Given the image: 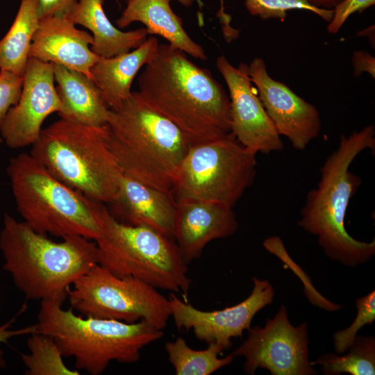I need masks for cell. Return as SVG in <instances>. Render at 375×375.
Segmentation results:
<instances>
[{"label": "cell", "mask_w": 375, "mask_h": 375, "mask_svg": "<svg viewBox=\"0 0 375 375\" xmlns=\"http://www.w3.org/2000/svg\"><path fill=\"white\" fill-rule=\"evenodd\" d=\"M138 87L140 98L173 123L190 147L231 133L230 99L222 86L169 44H159Z\"/></svg>", "instance_id": "obj_1"}, {"label": "cell", "mask_w": 375, "mask_h": 375, "mask_svg": "<svg viewBox=\"0 0 375 375\" xmlns=\"http://www.w3.org/2000/svg\"><path fill=\"white\" fill-rule=\"evenodd\" d=\"M0 250L8 272L27 299L64 301L73 283L99 264L93 240L70 236L55 242L6 214Z\"/></svg>", "instance_id": "obj_2"}, {"label": "cell", "mask_w": 375, "mask_h": 375, "mask_svg": "<svg viewBox=\"0 0 375 375\" xmlns=\"http://www.w3.org/2000/svg\"><path fill=\"white\" fill-rule=\"evenodd\" d=\"M374 148L372 125L342 136L338 147L320 169L317 187L308 192L298 221L299 227L317 236L318 244L328 258L351 267L368 261L375 253L374 240L358 241L344 226L349 202L362 183L361 178L350 171V166L362 151Z\"/></svg>", "instance_id": "obj_3"}, {"label": "cell", "mask_w": 375, "mask_h": 375, "mask_svg": "<svg viewBox=\"0 0 375 375\" xmlns=\"http://www.w3.org/2000/svg\"><path fill=\"white\" fill-rule=\"evenodd\" d=\"M109 145L124 174L171 191L190 147L181 131L132 92L110 110Z\"/></svg>", "instance_id": "obj_4"}, {"label": "cell", "mask_w": 375, "mask_h": 375, "mask_svg": "<svg viewBox=\"0 0 375 375\" xmlns=\"http://www.w3.org/2000/svg\"><path fill=\"white\" fill-rule=\"evenodd\" d=\"M7 173L17 210L34 231L62 239L102 237L110 215L103 203L56 178L31 154L12 158Z\"/></svg>", "instance_id": "obj_5"}, {"label": "cell", "mask_w": 375, "mask_h": 375, "mask_svg": "<svg viewBox=\"0 0 375 375\" xmlns=\"http://www.w3.org/2000/svg\"><path fill=\"white\" fill-rule=\"evenodd\" d=\"M63 301H41L38 316L39 332L50 336L63 357L73 358L77 370L91 375L104 372L112 361L134 363L141 350L160 340L164 333L144 320L134 323L83 318L72 308H62Z\"/></svg>", "instance_id": "obj_6"}, {"label": "cell", "mask_w": 375, "mask_h": 375, "mask_svg": "<svg viewBox=\"0 0 375 375\" xmlns=\"http://www.w3.org/2000/svg\"><path fill=\"white\" fill-rule=\"evenodd\" d=\"M30 154L56 178L103 203L114 199L124 174L110 148L107 124L60 118L42 130Z\"/></svg>", "instance_id": "obj_7"}, {"label": "cell", "mask_w": 375, "mask_h": 375, "mask_svg": "<svg viewBox=\"0 0 375 375\" xmlns=\"http://www.w3.org/2000/svg\"><path fill=\"white\" fill-rule=\"evenodd\" d=\"M95 242L98 263L115 276L188 297V264L172 238L147 226L121 223L110 213L103 234Z\"/></svg>", "instance_id": "obj_8"}, {"label": "cell", "mask_w": 375, "mask_h": 375, "mask_svg": "<svg viewBox=\"0 0 375 375\" xmlns=\"http://www.w3.org/2000/svg\"><path fill=\"white\" fill-rule=\"evenodd\" d=\"M256 153L230 133L190 147L172 190L176 200H201L233 208L256 176Z\"/></svg>", "instance_id": "obj_9"}, {"label": "cell", "mask_w": 375, "mask_h": 375, "mask_svg": "<svg viewBox=\"0 0 375 375\" xmlns=\"http://www.w3.org/2000/svg\"><path fill=\"white\" fill-rule=\"evenodd\" d=\"M67 297L72 308L85 317L144 320L162 331L171 317L169 301L158 289L133 277L115 276L99 264L73 283Z\"/></svg>", "instance_id": "obj_10"}, {"label": "cell", "mask_w": 375, "mask_h": 375, "mask_svg": "<svg viewBox=\"0 0 375 375\" xmlns=\"http://www.w3.org/2000/svg\"><path fill=\"white\" fill-rule=\"evenodd\" d=\"M247 340L232 355L245 359L244 370L254 374L258 368L272 375H313L317 372L308 360L307 323L294 326L282 305L265 326L250 328Z\"/></svg>", "instance_id": "obj_11"}, {"label": "cell", "mask_w": 375, "mask_h": 375, "mask_svg": "<svg viewBox=\"0 0 375 375\" xmlns=\"http://www.w3.org/2000/svg\"><path fill=\"white\" fill-rule=\"evenodd\" d=\"M253 290L240 303L219 310H199L172 293L168 299L171 317L178 330H192L195 337L207 344L214 342L227 349L231 339L242 337L251 328L256 314L274 299V290L267 280L252 278Z\"/></svg>", "instance_id": "obj_12"}, {"label": "cell", "mask_w": 375, "mask_h": 375, "mask_svg": "<svg viewBox=\"0 0 375 375\" xmlns=\"http://www.w3.org/2000/svg\"><path fill=\"white\" fill-rule=\"evenodd\" d=\"M54 82L52 63L29 58L19 99L9 110L0 128L1 137L8 147L33 145L45 119L61 110Z\"/></svg>", "instance_id": "obj_13"}, {"label": "cell", "mask_w": 375, "mask_h": 375, "mask_svg": "<svg viewBox=\"0 0 375 375\" xmlns=\"http://www.w3.org/2000/svg\"><path fill=\"white\" fill-rule=\"evenodd\" d=\"M216 67L229 90L231 130L236 139L247 149L257 153L269 154L283 147L281 135L266 112L253 87L248 74V65L233 66L223 55Z\"/></svg>", "instance_id": "obj_14"}, {"label": "cell", "mask_w": 375, "mask_h": 375, "mask_svg": "<svg viewBox=\"0 0 375 375\" xmlns=\"http://www.w3.org/2000/svg\"><path fill=\"white\" fill-rule=\"evenodd\" d=\"M248 74L278 134L286 137L294 149H306L320 132L316 107L272 78L261 58H255L248 65Z\"/></svg>", "instance_id": "obj_15"}, {"label": "cell", "mask_w": 375, "mask_h": 375, "mask_svg": "<svg viewBox=\"0 0 375 375\" xmlns=\"http://www.w3.org/2000/svg\"><path fill=\"white\" fill-rule=\"evenodd\" d=\"M238 222L233 208L210 201H176L172 238L188 264L198 258L212 240L234 234Z\"/></svg>", "instance_id": "obj_16"}, {"label": "cell", "mask_w": 375, "mask_h": 375, "mask_svg": "<svg viewBox=\"0 0 375 375\" xmlns=\"http://www.w3.org/2000/svg\"><path fill=\"white\" fill-rule=\"evenodd\" d=\"M92 42V36L77 28L65 14L49 15L39 19L29 58L61 65L92 78L90 69L99 58L91 50Z\"/></svg>", "instance_id": "obj_17"}, {"label": "cell", "mask_w": 375, "mask_h": 375, "mask_svg": "<svg viewBox=\"0 0 375 375\" xmlns=\"http://www.w3.org/2000/svg\"><path fill=\"white\" fill-rule=\"evenodd\" d=\"M110 203V213L119 222L147 226L172 238L176 201L171 191L123 174L116 195Z\"/></svg>", "instance_id": "obj_18"}, {"label": "cell", "mask_w": 375, "mask_h": 375, "mask_svg": "<svg viewBox=\"0 0 375 375\" xmlns=\"http://www.w3.org/2000/svg\"><path fill=\"white\" fill-rule=\"evenodd\" d=\"M172 1H177L186 7L194 0H128L121 16L116 20L118 27L124 28L135 22L145 26L149 35H158L169 44L192 57L204 61L206 52L186 33L181 19L170 6Z\"/></svg>", "instance_id": "obj_19"}, {"label": "cell", "mask_w": 375, "mask_h": 375, "mask_svg": "<svg viewBox=\"0 0 375 375\" xmlns=\"http://www.w3.org/2000/svg\"><path fill=\"white\" fill-rule=\"evenodd\" d=\"M56 89L62 108L60 118L78 124L106 125L110 108L96 83L85 74L53 65Z\"/></svg>", "instance_id": "obj_20"}, {"label": "cell", "mask_w": 375, "mask_h": 375, "mask_svg": "<svg viewBox=\"0 0 375 375\" xmlns=\"http://www.w3.org/2000/svg\"><path fill=\"white\" fill-rule=\"evenodd\" d=\"M158 46V38L150 36L131 51L99 58L90 73L110 109L116 108L131 96L134 78L143 66L156 57Z\"/></svg>", "instance_id": "obj_21"}, {"label": "cell", "mask_w": 375, "mask_h": 375, "mask_svg": "<svg viewBox=\"0 0 375 375\" xmlns=\"http://www.w3.org/2000/svg\"><path fill=\"white\" fill-rule=\"evenodd\" d=\"M103 3L104 0H76L65 15L75 25L80 24L92 32L90 48L99 57L115 56L140 47L147 39V28L118 29L106 16Z\"/></svg>", "instance_id": "obj_22"}, {"label": "cell", "mask_w": 375, "mask_h": 375, "mask_svg": "<svg viewBox=\"0 0 375 375\" xmlns=\"http://www.w3.org/2000/svg\"><path fill=\"white\" fill-rule=\"evenodd\" d=\"M38 22V0H21L10 29L0 40V69L24 76Z\"/></svg>", "instance_id": "obj_23"}, {"label": "cell", "mask_w": 375, "mask_h": 375, "mask_svg": "<svg viewBox=\"0 0 375 375\" xmlns=\"http://www.w3.org/2000/svg\"><path fill=\"white\" fill-rule=\"evenodd\" d=\"M165 349L176 375H210L230 365L234 358L232 354L219 358L224 349L214 342L205 349H193L183 338L167 342Z\"/></svg>", "instance_id": "obj_24"}, {"label": "cell", "mask_w": 375, "mask_h": 375, "mask_svg": "<svg viewBox=\"0 0 375 375\" xmlns=\"http://www.w3.org/2000/svg\"><path fill=\"white\" fill-rule=\"evenodd\" d=\"M349 351L344 356L328 353L310 362L312 366L319 365L326 375L375 374V339L372 336L356 335Z\"/></svg>", "instance_id": "obj_25"}, {"label": "cell", "mask_w": 375, "mask_h": 375, "mask_svg": "<svg viewBox=\"0 0 375 375\" xmlns=\"http://www.w3.org/2000/svg\"><path fill=\"white\" fill-rule=\"evenodd\" d=\"M28 353L22 354V360L28 375H79L65 364L63 356L50 336L38 332L31 334L27 342Z\"/></svg>", "instance_id": "obj_26"}, {"label": "cell", "mask_w": 375, "mask_h": 375, "mask_svg": "<svg viewBox=\"0 0 375 375\" xmlns=\"http://www.w3.org/2000/svg\"><path fill=\"white\" fill-rule=\"evenodd\" d=\"M220 1L223 3V0ZM244 6L251 15L258 16L262 19L276 18L284 20L287 11L298 9L312 12L329 22L333 14V10L315 7L306 0H245Z\"/></svg>", "instance_id": "obj_27"}, {"label": "cell", "mask_w": 375, "mask_h": 375, "mask_svg": "<svg viewBox=\"0 0 375 375\" xmlns=\"http://www.w3.org/2000/svg\"><path fill=\"white\" fill-rule=\"evenodd\" d=\"M357 315L353 323L347 328L333 334V347L338 354L348 350L358 331L365 325H371L375 319V291L356 300Z\"/></svg>", "instance_id": "obj_28"}, {"label": "cell", "mask_w": 375, "mask_h": 375, "mask_svg": "<svg viewBox=\"0 0 375 375\" xmlns=\"http://www.w3.org/2000/svg\"><path fill=\"white\" fill-rule=\"evenodd\" d=\"M24 76L6 69H0V128L9 110L19 99Z\"/></svg>", "instance_id": "obj_29"}, {"label": "cell", "mask_w": 375, "mask_h": 375, "mask_svg": "<svg viewBox=\"0 0 375 375\" xmlns=\"http://www.w3.org/2000/svg\"><path fill=\"white\" fill-rule=\"evenodd\" d=\"M374 3L375 0H342L333 9L332 19L327 27L328 32L338 33L350 15L356 12H360Z\"/></svg>", "instance_id": "obj_30"}, {"label": "cell", "mask_w": 375, "mask_h": 375, "mask_svg": "<svg viewBox=\"0 0 375 375\" xmlns=\"http://www.w3.org/2000/svg\"><path fill=\"white\" fill-rule=\"evenodd\" d=\"M76 0H38L39 19L49 15L65 14Z\"/></svg>", "instance_id": "obj_31"}, {"label": "cell", "mask_w": 375, "mask_h": 375, "mask_svg": "<svg viewBox=\"0 0 375 375\" xmlns=\"http://www.w3.org/2000/svg\"><path fill=\"white\" fill-rule=\"evenodd\" d=\"M20 313L21 312H19L16 316L12 317L8 322L0 326V343H7L11 338L15 336L28 334L31 335L39 332L38 324H33L19 329H11L10 327L12 324L15 322L16 317L19 315H20ZM3 362L4 361L2 359L1 355H0V366L2 365Z\"/></svg>", "instance_id": "obj_32"}, {"label": "cell", "mask_w": 375, "mask_h": 375, "mask_svg": "<svg viewBox=\"0 0 375 375\" xmlns=\"http://www.w3.org/2000/svg\"><path fill=\"white\" fill-rule=\"evenodd\" d=\"M354 75L358 76L362 72H368L373 78L375 76V59L365 51H355L352 58Z\"/></svg>", "instance_id": "obj_33"}, {"label": "cell", "mask_w": 375, "mask_h": 375, "mask_svg": "<svg viewBox=\"0 0 375 375\" xmlns=\"http://www.w3.org/2000/svg\"><path fill=\"white\" fill-rule=\"evenodd\" d=\"M310 4L323 9L333 10L342 0H306Z\"/></svg>", "instance_id": "obj_34"}, {"label": "cell", "mask_w": 375, "mask_h": 375, "mask_svg": "<svg viewBox=\"0 0 375 375\" xmlns=\"http://www.w3.org/2000/svg\"><path fill=\"white\" fill-rule=\"evenodd\" d=\"M197 1L198 3L199 8L201 9V7L203 6V3H202L201 0H197Z\"/></svg>", "instance_id": "obj_35"}, {"label": "cell", "mask_w": 375, "mask_h": 375, "mask_svg": "<svg viewBox=\"0 0 375 375\" xmlns=\"http://www.w3.org/2000/svg\"><path fill=\"white\" fill-rule=\"evenodd\" d=\"M1 142H3V139L1 138V137L0 136V143H1Z\"/></svg>", "instance_id": "obj_36"}]
</instances>
